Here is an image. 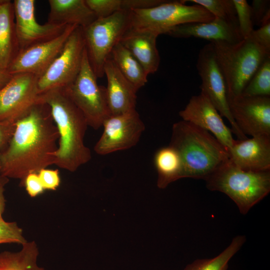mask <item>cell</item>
<instances>
[{"mask_svg": "<svg viewBox=\"0 0 270 270\" xmlns=\"http://www.w3.org/2000/svg\"><path fill=\"white\" fill-rule=\"evenodd\" d=\"M59 134L49 106L39 100L15 123L12 136L0 152V176L20 180L54 164Z\"/></svg>", "mask_w": 270, "mask_h": 270, "instance_id": "6da1fadb", "label": "cell"}, {"mask_svg": "<svg viewBox=\"0 0 270 270\" xmlns=\"http://www.w3.org/2000/svg\"><path fill=\"white\" fill-rule=\"evenodd\" d=\"M39 100L49 106L59 134L54 164L75 172L92 158L90 150L84 142L88 126L86 118L64 88L42 94Z\"/></svg>", "mask_w": 270, "mask_h": 270, "instance_id": "7a4b0ae2", "label": "cell"}, {"mask_svg": "<svg viewBox=\"0 0 270 270\" xmlns=\"http://www.w3.org/2000/svg\"><path fill=\"white\" fill-rule=\"evenodd\" d=\"M169 146L180 156L182 178L205 180L230 159L228 150L212 134L182 120L173 124Z\"/></svg>", "mask_w": 270, "mask_h": 270, "instance_id": "3957f363", "label": "cell"}, {"mask_svg": "<svg viewBox=\"0 0 270 270\" xmlns=\"http://www.w3.org/2000/svg\"><path fill=\"white\" fill-rule=\"evenodd\" d=\"M217 62L224 74L228 101L242 91L270 51L250 35L236 44L212 42Z\"/></svg>", "mask_w": 270, "mask_h": 270, "instance_id": "277c9868", "label": "cell"}, {"mask_svg": "<svg viewBox=\"0 0 270 270\" xmlns=\"http://www.w3.org/2000/svg\"><path fill=\"white\" fill-rule=\"evenodd\" d=\"M205 180L209 190L226 194L234 202L242 214H246L270 192V170H244L230 159Z\"/></svg>", "mask_w": 270, "mask_h": 270, "instance_id": "5b68a950", "label": "cell"}, {"mask_svg": "<svg viewBox=\"0 0 270 270\" xmlns=\"http://www.w3.org/2000/svg\"><path fill=\"white\" fill-rule=\"evenodd\" d=\"M214 18L200 5H186L185 0H167L152 8L131 10L130 28L159 36L180 24L208 22Z\"/></svg>", "mask_w": 270, "mask_h": 270, "instance_id": "8992f818", "label": "cell"}, {"mask_svg": "<svg viewBox=\"0 0 270 270\" xmlns=\"http://www.w3.org/2000/svg\"><path fill=\"white\" fill-rule=\"evenodd\" d=\"M130 26V11L121 10L82 28L88 60L97 78L104 75L106 60Z\"/></svg>", "mask_w": 270, "mask_h": 270, "instance_id": "52a82bcc", "label": "cell"}, {"mask_svg": "<svg viewBox=\"0 0 270 270\" xmlns=\"http://www.w3.org/2000/svg\"><path fill=\"white\" fill-rule=\"evenodd\" d=\"M88 60L86 49L80 71L74 82L65 90L84 114L88 126L98 130L111 114L106 87L100 86Z\"/></svg>", "mask_w": 270, "mask_h": 270, "instance_id": "ba28073f", "label": "cell"}, {"mask_svg": "<svg viewBox=\"0 0 270 270\" xmlns=\"http://www.w3.org/2000/svg\"><path fill=\"white\" fill-rule=\"evenodd\" d=\"M85 50L83 29L77 26L70 36L60 54L38 78L39 94L70 86L80 71Z\"/></svg>", "mask_w": 270, "mask_h": 270, "instance_id": "9c48e42d", "label": "cell"}, {"mask_svg": "<svg viewBox=\"0 0 270 270\" xmlns=\"http://www.w3.org/2000/svg\"><path fill=\"white\" fill-rule=\"evenodd\" d=\"M196 68L201 80V92L210 100L221 116L230 122L232 132L238 140L247 138L238 128L230 112L225 79L217 62L214 44L204 45L200 50Z\"/></svg>", "mask_w": 270, "mask_h": 270, "instance_id": "30bf717a", "label": "cell"}, {"mask_svg": "<svg viewBox=\"0 0 270 270\" xmlns=\"http://www.w3.org/2000/svg\"><path fill=\"white\" fill-rule=\"evenodd\" d=\"M38 78L27 73L12 75L0 90V121L15 124L38 102Z\"/></svg>", "mask_w": 270, "mask_h": 270, "instance_id": "8fae6325", "label": "cell"}, {"mask_svg": "<svg viewBox=\"0 0 270 270\" xmlns=\"http://www.w3.org/2000/svg\"><path fill=\"white\" fill-rule=\"evenodd\" d=\"M104 132L94 146V152L106 155L124 150L138 142L145 126L136 110L118 115H110L102 124Z\"/></svg>", "mask_w": 270, "mask_h": 270, "instance_id": "7c38bea8", "label": "cell"}, {"mask_svg": "<svg viewBox=\"0 0 270 270\" xmlns=\"http://www.w3.org/2000/svg\"><path fill=\"white\" fill-rule=\"evenodd\" d=\"M77 26L68 25L58 36L20 50L6 71L12 76L27 73L40 77L60 54L70 36Z\"/></svg>", "mask_w": 270, "mask_h": 270, "instance_id": "4fadbf2b", "label": "cell"}, {"mask_svg": "<svg viewBox=\"0 0 270 270\" xmlns=\"http://www.w3.org/2000/svg\"><path fill=\"white\" fill-rule=\"evenodd\" d=\"M12 3L19 52L58 36L68 26L40 24L35 17L34 0H14Z\"/></svg>", "mask_w": 270, "mask_h": 270, "instance_id": "5bb4252c", "label": "cell"}, {"mask_svg": "<svg viewBox=\"0 0 270 270\" xmlns=\"http://www.w3.org/2000/svg\"><path fill=\"white\" fill-rule=\"evenodd\" d=\"M228 103L232 116L244 135L270 136V96L241 95Z\"/></svg>", "mask_w": 270, "mask_h": 270, "instance_id": "9a60e30c", "label": "cell"}, {"mask_svg": "<svg viewBox=\"0 0 270 270\" xmlns=\"http://www.w3.org/2000/svg\"><path fill=\"white\" fill-rule=\"evenodd\" d=\"M182 120L191 123L209 132L228 150L236 140L232 131L224 123L221 116L202 92L192 96L184 108L179 112Z\"/></svg>", "mask_w": 270, "mask_h": 270, "instance_id": "2e32d148", "label": "cell"}, {"mask_svg": "<svg viewBox=\"0 0 270 270\" xmlns=\"http://www.w3.org/2000/svg\"><path fill=\"white\" fill-rule=\"evenodd\" d=\"M228 154L230 161L244 170H270V136H260L236 140Z\"/></svg>", "mask_w": 270, "mask_h": 270, "instance_id": "e0dca14e", "label": "cell"}, {"mask_svg": "<svg viewBox=\"0 0 270 270\" xmlns=\"http://www.w3.org/2000/svg\"><path fill=\"white\" fill-rule=\"evenodd\" d=\"M166 34L178 38L194 37L210 42L236 44L244 39L238 26L214 18L210 22L180 24L170 30Z\"/></svg>", "mask_w": 270, "mask_h": 270, "instance_id": "ac0fdd59", "label": "cell"}, {"mask_svg": "<svg viewBox=\"0 0 270 270\" xmlns=\"http://www.w3.org/2000/svg\"><path fill=\"white\" fill-rule=\"evenodd\" d=\"M104 70L107 79L106 95L110 114L136 110L137 91L120 72L110 55L105 62Z\"/></svg>", "mask_w": 270, "mask_h": 270, "instance_id": "d6986e66", "label": "cell"}, {"mask_svg": "<svg viewBox=\"0 0 270 270\" xmlns=\"http://www.w3.org/2000/svg\"><path fill=\"white\" fill-rule=\"evenodd\" d=\"M158 36L130 28L119 42L136 58L148 75L154 73L159 67L160 56L156 42Z\"/></svg>", "mask_w": 270, "mask_h": 270, "instance_id": "ffe728a7", "label": "cell"}, {"mask_svg": "<svg viewBox=\"0 0 270 270\" xmlns=\"http://www.w3.org/2000/svg\"><path fill=\"white\" fill-rule=\"evenodd\" d=\"M48 22L86 28L97 18L85 0H48Z\"/></svg>", "mask_w": 270, "mask_h": 270, "instance_id": "44dd1931", "label": "cell"}, {"mask_svg": "<svg viewBox=\"0 0 270 270\" xmlns=\"http://www.w3.org/2000/svg\"><path fill=\"white\" fill-rule=\"evenodd\" d=\"M18 52L13 3L0 0V70L6 71Z\"/></svg>", "mask_w": 270, "mask_h": 270, "instance_id": "7402d4cb", "label": "cell"}, {"mask_svg": "<svg viewBox=\"0 0 270 270\" xmlns=\"http://www.w3.org/2000/svg\"><path fill=\"white\" fill-rule=\"evenodd\" d=\"M110 56L121 74L136 91L146 84L148 74L145 70L132 54L120 42L114 46Z\"/></svg>", "mask_w": 270, "mask_h": 270, "instance_id": "603a6c76", "label": "cell"}, {"mask_svg": "<svg viewBox=\"0 0 270 270\" xmlns=\"http://www.w3.org/2000/svg\"><path fill=\"white\" fill-rule=\"evenodd\" d=\"M154 163L158 172L157 186L165 188L168 184L182 178V164L177 151L168 146L159 149L155 154Z\"/></svg>", "mask_w": 270, "mask_h": 270, "instance_id": "cb8c5ba5", "label": "cell"}, {"mask_svg": "<svg viewBox=\"0 0 270 270\" xmlns=\"http://www.w3.org/2000/svg\"><path fill=\"white\" fill-rule=\"evenodd\" d=\"M16 252H0V270H46L37 264L38 250L34 241L22 244Z\"/></svg>", "mask_w": 270, "mask_h": 270, "instance_id": "d4e9b609", "label": "cell"}, {"mask_svg": "<svg viewBox=\"0 0 270 270\" xmlns=\"http://www.w3.org/2000/svg\"><path fill=\"white\" fill-rule=\"evenodd\" d=\"M246 241L244 236H235L222 252L211 258L197 259L188 264L184 270H228L230 259Z\"/></svg>", "mask_w": 270, "mask_h": 270, "instance_id": "484cf974", "label": "cell"}, {"mask_svg": "<svg viewBox=\"0 0 270 270\" xmlns=\"http://www.w3.org/2000/svg\"><path fill=\"white\" fill-rule=\"evenodd\" d=\"M242 95L270 96V56L260 64L244 89Z\"/></svg>", "mask_w": 270, "mask_h": 270, "instance_id": "4316f807", "label": "cell"}, {"mask_svg": "<svg viewBox=\"0 0 270 270\" xmlns=\"http://www.w3.org/2000/svg\"><path fill=\"white\" fill-rule=\"evenodd\" d=\"M200 5L215 18L238 25L236 10L232 0H185Z\"/></svg>", "mask_w": 270, "mask_h": 270, "instance_id": "83f0119b", "label": "cell"}, {"mask_svg": "<svg viewBox=\"0 0 270 270\" xmlns=\"http://www.w3.org/2000/svg\"><path fill=\"white\" fill-rule=\"evenodd\" d=\"M236 12L238 28L243 38L254 30L250 6L246 0H232Z\"/></svg>", "mask_w": 270, "mask_h": 270, "instance_id": "f1b7e54d", "label": "cell"}, {"mask_svg": "<svg viewBox=\"0 0 270 270\" xmlns=\"http://www.w3.org/2000/svg\"><path fill=\"white\" fill-rule=\"evenodd\" d=\"M97 18L108 16L123 10L122 0H85Z\"/></svg>", "mask_w": 270, "mask_h": 270, "instance_id": "f546056e", "label": "cell"}, {"mask_svg": "<svg viewBox=\"0 0 270 270\" xmlns=\"http://www.w3.org/2000/svg\"><path fill=\"white\" fill-rule=\"evenodd\" d=\"M26 242L22 228L16 222L0 220V244L16 242L22 244Z\"/></svg>", "mask_w": 270, "mask_h": 270, "instance_id": "4dcf8cb0", "label": "cell"}, {"mask_svg": "<svg viewBox=\"0 0 270 270\" xmlns=\"http://www.w3.org/2000/svg\"><path fill=\"white\" fill-rule=\"evenodd\" d=\"M250 6L254 25L260 26L270 22V0H254Z\"/></svg>", "mask_w": 270, "mask_h": 270, "instance_id": "1f68e13d", "label": "cell"}, {"mask_svg": "<svg viewBox=\"0 0 270 270\" xmlns=\"http://www.w3.org/2000/svg\"><path fill=\"white\" fill-rule=\"evenodd\" d=\"M38 174L44 190H56L60 186V180L58 170L45 168L40 170Z\"/></svg>", "mask_w": 270, "mask_h": 270, "instance_id": "d6a6232c", "label": "cell"}, {"mask_svg": "<svg viewBox=\"0 0 270 270\" xmlns=\"http://www.w3.org/2000/svg\"><path fill=\"white\" fill-rule=\"evenodd\" d=\"M22 185L25 186L28 194L31 197L41 194L44 190L38 173L28 174L25 178Z\"/></svg>", "mask_w": 270, "mask_h": 270, "instance_id": "836d02e7", "label": "cell"}, {"mask_svg": "<svg viewBox=\"0 0 270 270\" xmlns=\"http://www.w3.org/2000/svg\"><path fill=\"white\" fill-rule=\"evenodd\" d=\"M250 35L259 44L270 51V22L262 25Z\"/></svg>", "mask_w": 270, "mask_h": 270, "instance_id": "e575fe53", "label": "cell"}, {"mask_svg": "<svg viewBox=\"0 0 270 270\" xmlns=\"http://www.w3.org/2000/svg\"><path fill=\"white\" fill-rule=\"evenodd\" d=\"M15 128V124L0 121V152L8 144Z\"/></svg>", "mask_w": 270, "mask_h": 270, "instance_id": "d590c367", "label": "cell"}, {"mask_svg": "<svg viewBox=\"0 0 270 270\" xmlns=\"http://www.w3.org/2000/svg\"><path fill=\"white\" fill-rule=\"evenodd\" d=\"M8 182V178L0 176V220L4 219L2 215L5 208L4 187Z\"/></svg>", "mask_w": 270, "mask_h": 270, "instance_id": "8d00e7d4", "label": "cell"}, {"mask_svg": "<svg viewBox=\"0 0 270 270\" xmlns=\"http://www.w3.org/2000/svg\"><path fill=\"white\" fill-rule=\"evenodd\" d=\"M12 76L6 71L0 70V90L8 82Z\"/></svg>", "mask_w": 270, "mask_h": 270, "instance_id": "74e56055", "label": "cell"}]
</instances>
